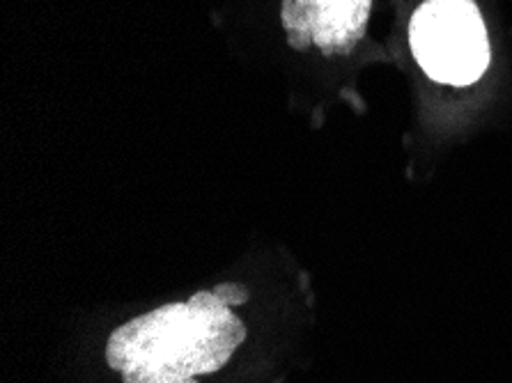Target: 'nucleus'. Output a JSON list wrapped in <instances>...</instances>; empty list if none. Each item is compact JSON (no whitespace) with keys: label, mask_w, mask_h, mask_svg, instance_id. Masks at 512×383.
<instances>
[{"label":"nucleus","mask_w":512,"mask_h":383,"mask_svg":"<svg viewBox=\"0 0 512 383\" xmlns=\"http://www.w3.org/2000/svg\"><path fill=\"white\" fill-rule=\"evenodd\" d=\"M246 340V328L216 292L168 303L115 328L106 363L124 383H184L221 370Z\"/></svg>","instance_id":"f257e3e1"},{"label":"nucleus","mask_w":512,"mask_h":383,"mask_svg":"<svg viewBox=\"0 0 512 383\" xmlns=\"http://www.w3.org/2000/svg\"><path fill=\"white\" fill-rule=\"evenodd\" d=\"M411 53L437 83L471 85L490 67V39L473 0H425L409 23Z\"/></svg>","instance_id":"f03ea898"},{"label":"nucleus","mask_w":512,"mask_h":383,"mask_svg":"<svg viewBox=\"0 0 512 383\" xmlns=\"http://www.w3.org/2000/svg\"><path fill=\"white\" fill-rule=\"evenodd\" d=\"M372 0H283L281 21L297 51L310 46L324 56L349 53L366 35Z\"/></svg>","instance_id":"7ed1b4c3"},{"label":"nucleus","mask_w":512,"mask_h":383,"mask_svg":"<svg viewBox=\"0 0 512 383\" xmlns=\"http://www.w3.org/2000/svg\"><path fill=\"white\" fill-rule=\"evenodd\" d=\"M216 296L223 299L228 303V306H242V303L248 301V292L242 285H232V283H223V285H216Z\"/></svg>","instance_id":"20e7f679"},{"label":"nucleus","mask_w":512,"mask_h":383,"mask_svg":"<svg viewBox=\"0 0 512 383\" xmlns=\"http://www.w3.org/2000/svg\"><path fill=\"white\" fill-rule=\"evenodd\" d=\"M184 383H198V379H189V381H184Z\"/></svg>","instance_id":"39448f33"}]
</instances>
